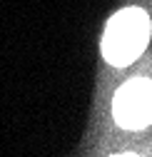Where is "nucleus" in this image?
<instances>
[{
	"label": "nucleus",
	"mask_w": 152,
	"mask_h": 157,
	"mask_svg": "<svg viewBox=\"0 0 152 157\" xmlns=\"http://www.w3.org/2000/svg\"><path fill=\"white\" fill-rule=\"evenodd\" d=\"M150 40V17L137 8H127L117 13L105 28L102 52L105 60L115 67H125L142 55Z\"/></svg>",
	"instance_id": "obj_1"
},
{
	"label": "nucleus",
	"mask_w": 152,
	"mask_h": 157,
	"mask_svg": "<svg viewBox=\"0 0 152 157\" xmlns=\"http://www.w3.org/2000/svg\"><path fill=\"white\" fill-rule=\"evenodd\" d=\"M117 125L125 130H142L150 117H152V95H150V82L147 80H132L120 92L115 95L112 105Z\"/></svg>",
	"instance_id": "obj_2"
}]
</instances>
